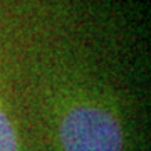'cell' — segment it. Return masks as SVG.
I'll use <instances>...</instances> for the list:
<instances>
[{
	"instance_id": "cell-2",
	"label": "cell",
	"mask_w": 151,
	"mask_h": 151,
	"mask_svg": "<svg viewBox=\"0 0 151 151\" xmlns=\"http://www.w3.org/2000/svg\"><path fill=\"white\" fill-rule=\"evenodd\" d=\"M0 151H20L15 126L7 114L5 106L0 97Z\"/></svg>"
},
{
	"instance_id": "cell-1",
	"label": "cell",
	"mask_w": 151,
	"mask_h": 151,
	"mask_svg": "<svg viewBox=\"0 0 151 151\" xmlns=\"http://www.w3.org/2000/svg\"><path fill=\"white\" fill-rule=\"evenodd\" d=\"M57 139L62 151H123L124 131L103 101L76 99L57 119Z\"/></svg>"
}]
</instances>
